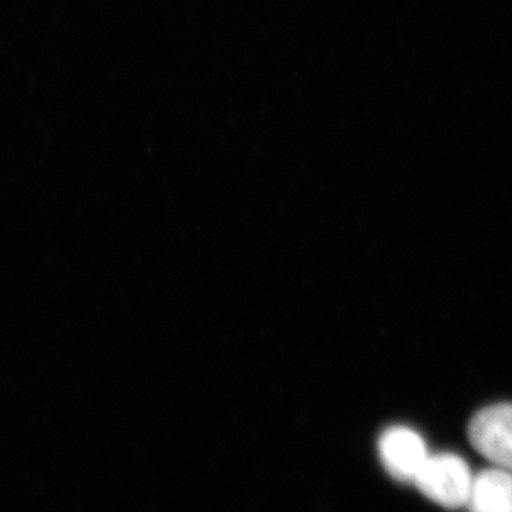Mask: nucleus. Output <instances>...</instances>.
<instances>
[{"label": "nucleus", "mask_w": 512, "mask_h": 512, "mask_svg": "<svg viewBox=\"0 0 512 512\" xmlns=\"http://www.w3.org/2000/svg\"><path fill=\"white\" fill-rule=\"evenodd\" d=\"M466 507L470 512H512V471L493 467L474 476Z\"/></svg>", "instance_id": "nucleus-4"}, {"label": "nucleus", "mask_w": 512, "mask_h": 512, "mask_svg": "<svg viewBox=\"0 0 512 512\" xmlns=\"http://www.w3.org/2000/svg\"><path fill=\"white\" fill-rule=\"evenodd\" d=\"M377 447L383 467L400 483L413 484L414 478L430 456L423 437L406 426H393L384 430Z\"/></svg>", "instance_id": "nucleus-3"}, {"label": "nucleus", "mask_w": 512, "mask_h": 512, "mask_svg": "<svg viewBox=\"0 0 512 512\" xmlns=\"http://www.w3.org/2000/svg\"><path fill=\"white\" fill-rule=\"evenodd\" d=\"M474 476L464 458L453 453L430 454L413 484L433 503L457 510L466 507Z\"/></svg>", "instance_id": "nucleus-1"}, {"label": "nucleus", "mask_w": 512, "mask_h": 512, "mask_svg": "<svg viewBox=\"0 0 512 512\" xmlns=\"http://www.w3.org/2000/svg\"><path fill=\"white\" fill-rule=\"evenodd\" d=\"M468 439L494 467L512 471V404H494L480 410L470 421Z\"/></svg>", "instance_id": "nucleus-2"}]
</instances>
